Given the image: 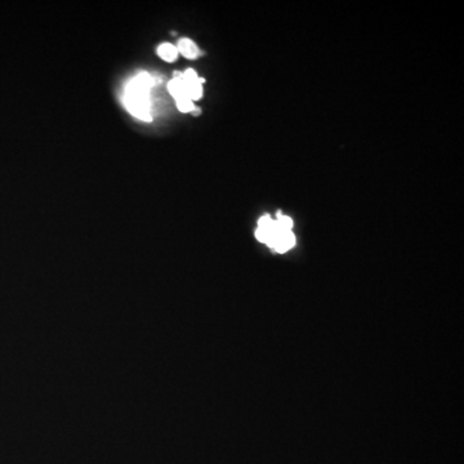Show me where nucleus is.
Returning <instances> with one entry per match:
<instances>
[{
  "mask_svg": "<svg viewBox=\"0 0 464 464\" xmlns=\"http://www.w3.org/2000/svg\"><path fill=\"white\" fill-rule=\"evenodd\" d=\"M154 87V78L147 72H140L134 76L125 88L123 101L129 112L134 118L144 122H151L153 116L150 114V92Z\"/></svg>",
  "mask_w": 464,
  "mask_h": 464,
  "instance_id": "f257e3e1",
  "label": "nucleus"
},
{
  "mask_svg": "<svg viewBox=\"0 0 464 464\" xmlns=\"http://www.w3.org/2000/svg\"><path fill=\"white\" fill-rule=\"evenodd\" d=\"M182 80L187 89V96L191 101H197L203 97V79H200L193 70L188 69L182 74Z\"/></svg>",
  "mask_w": 464,
  "mask_h": 464,
  "instance_id": "f03ea898",
  "label": "nucleus"
},
{
  "mask_svg": "<svg viewBox=\"0 0 464 464\" xmlns=\"http://www.w3.org/2000/svg\"><path fill=\"white\" fill-rule=\"evenodd\" d=\"M294 244H296V236H294L293 232L292 231H285V232H281V234L276 236L274 245H272V249L278 253H285L290 248H293Z\"/></svg>",
  "mask_w": 464,
  "mask_h": 464,
  "instance_id": "7ed1b4c3",
  "label": "nucleus"
},
{
  "mask_svg": "<svg viewBox=\"0 0 464 464\" xmlns=\"http://www.w3.org/2000/svg\"><path fill=\"white\" fill-rule=\"evenodd\" d=\"M168 91L171 96L174 97L175 101L181 100V98H188L186 85H184L183 80H182L181 72H174V78L168 83Z\"/></svg>",
  "mask_w": 464,
  "mask_h": 464,
  "instance_id": "20e7f679",
  "label": "nucleus"
},
{
  "mask_svg": "<svg viewBox=\"0 0 464 464\" xmlns=\"http://www.w3.org/2000/svg\"><path fill=\"white\" fill-rule=\"evenodd\" d=\"M177 49L178 53H181L182 56L188 59H195L200 54V50L196 44L193 43L191 39H187V37L179 39L177 44Z\"/></svg>",
  "mask_w": 464,
  "mask_h": 464,
  "instance_id": "39448f33",
  "label": "nucleus"
},
{
  "mask_svg": "<svg viewBox=\"0 0 464 464\" xmlns=\"http://www.w3.org/2000/svg\"><path fill=\"white\" fill-rule=\"evenodd\" d=\"M157 54H159L160 58L166 61V62H174L178 57V49L173 44L162 43L157 48Z\"/></svg>",
  "mask_w": 464,
  "mask_h": 464,
  "instance_id": "423d86ee",
  "label": "nucleus"
},
{
  "mask_svg": "<svg viewBox=\"0 0 464 464\" xmlns=\"http://www.w3.org/2000/svg\"><path fill=\"white\" fill-rule=\"evenodd\" d=\"M275 221H276V224H278L281 231H292V228H293V221H292L290 217H287V215H283L279 213L278 219H275Z\"/></svg>",
  "mask_w": 464,
  "mask_h": 464,
  "instance_id": "0eeeda50",
  "label": "nucleus"
},
{
  "mask_svg": "<svg viewBox=\"0 0 464 464\" xmlns=\"http://www.w3.org/2000/svg\"><path fill=\"white\" fill-rule=\"evenodd\" d=\"M175 103H177L178 110H179L181 112H192L193 109H195L193 102L191 100H188V98H181V100H177L175 101Z\"/></svg>",
  "mask_w": 464,
  "mask_h": 464,
  "instance_id": "6e6552de",
  "label": "nucleus"
}]
</instances>
